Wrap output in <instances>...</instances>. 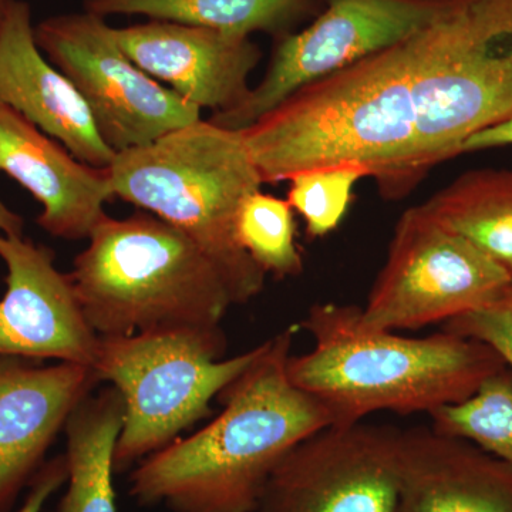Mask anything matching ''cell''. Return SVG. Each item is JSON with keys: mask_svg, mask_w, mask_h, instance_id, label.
Returning a JSON list of instances; mask_svg holds the SVG:
<instances>
[{"mask_svg": "<svg viewBox=\"0 0 512 512\" xmlns=\"http://www.w3.org/2000/svg\"><path fill=\"white\" fill-rule=\"evenodd\" d=\"M512 114V0H454L423 28L302 87L241 130L264 184L352 165L402 198Z\"/></svg>", "mask_w": 512, "mask_h": 512, "instance_id": "obj_1", "label": "cell"}, {"mask_svg": "<svg viewBox=\"0 0 512 512\" xmlns=\"http://www.w3.org/2000/svg\"><path fill=\"white\" fill-rule=\"evenodd\" d=\"M295 328L262 343L254 363L218 396L222 412L137 464L130 495L173 512H255L266 483L299 441L332 424L288 376Z\"/></svg>", "mask_w": 512, "mask_h": 512, "instance_id": "obj_2", "label": "cell"}, {"mask_svg": "<svg viewBox=\"0 0 512 512\" xmlns=\"http://www.w3.org/2000/svg\"><path fill=\"white\" fill-rule=\"evenodd\" d=\"M299 326L313 346L289 357V379L323 406L332 424L379 412L430 414L470 399L505 369L478 340L443 329L407 338L367 325L356 305L315 303Z\"/></svg>", "mask_w": 512, "mask_h": 512, "instance_id": "obj_3", "label": "cell"}, {"mask_svg": "<svg viewBox=\"0 0 512 512\" xmlns=\"http://www.w3.org/2000/svg\"><path fill=\"white\" fill-rule=\"evenodd\" d=\"M107 170L114 197L180 229L204 251L234 305L262 292L266 274L235 235L242 202L264 185L241 131L200 119L117 153Z\"/></svg>", "mask_w": 512, "mask_h": 512, "instance_id": "obj_4", "label": "cell"}, {"mask_svg": "<svg viewBox=\"0 0 512 512\" xmlns=\"http://www.w3.org/2000/svg\"><path fill=\"white\" fill-rule=\"evenodd\" d=\"M70 276L99 336L221 328L234 305L204 251L147 211L124 220L107 215L74 258Z\"/></svg>", "mask_w": 512, "mask_h": 512, "instance_id": "obj_5", "label": "cell"}, {"mask_svg": "<svg viewBox=\"0 0 512 512\" xmlns=\"http://www.w3.org/2000/svg\"><path fill=\"white\" fill-rule=\"evenodd\" d=\"M222 328L99 336L93 370L119 390L124 419L114 471L124 473L211 414V402L254 363L261 345L224 359Z\"/></svg>", "mask_w": 512, "mask_h": 512, "instance_id": "obj_6", "label": "cell"}, {"mask_svg": "<svg viewBox=\"0 0 512 512\" xmlns=\"http://www.w3.org/2000/svg\"><path fill=\"white\" fill-rule=\"evenodd\" d=\"M510 288L490 256L417 205L394 227L362 316L373 328L417 330L483 308Z\"/></svg>", "mask_w": 512, "mask_h": 512, "instance_id": "obj_7", "label": "cell"}, {"mask_svg": "<svg viewBox=\"0 0 512 512\" xmlns=\"http://www.w3.org/2000/svg\"><path fill=\"white\" fill-rule=\"evenodd\" d=\"M37 46L80 94L104 143L116 151L153 143L201 119V109L161 86L123 52L97 13L43 20Z\"/></svg>", "mask_w": 512, "mask_h": 512, "instance_id": "obj_8", "label": "cell"}, {"mask_svg": "<svg viewBox=\"0 0 512 512\" xmlns=\"http://www.w3.org/2000/svg\"><path fill=\"white\" fill-rule=\"evenodd\" d=\"M454 0H322L305 29L276 37L264 79L211 123L245 130L302 87L394 45L447 12Z\"/></svg>", "mask_w": 512, "mask_h": 512, "instance_id": "obj_9", "label": "cell"}, {"mask_svg": "<svg viewBox=\"0 0 512 512\" xmlns=\"http://www.w3.org/2000/svg\"><path fill=\"white\" fill-rule=\"evenodd\" d=\"M402 433L365 420L322 427L282 458L255 512H396Z\"/></svg>", "mask_w": 512, "mask_h": 512, "instance_id": "obj_10", "label": "cell"}, {"mask_svg": "<svg viewBox=\"0 0 512 512\" xmlns=\"http://www.w3.org/2000/svg\"><path fill=\"white\" fill-rule=\"evenodd\" d=\"M0 259L8 271L0 301V356L93 369L99 335L84 315L72 276L56 268L55 252L0 232Z\"/></svg>", "mask_w": 512, "mask_h": 512, "instance_id": "obj_11", "label": "cell"}, {"mask_svg": "<svg viewBox=\"0 0 512 512\" xmlns=\"http://www.w3.org/2000/svg\"><path fill=\"white\" fill-rule=\"evenodd\" d=\"M0 356V512L29 487L70 414L100 383L92 367Z\"/></svg>", "mask_w": 512, "mask_h": 512, "instance_id": "obj_12", "label": "cell"}, {"mask_svg": "<svg viewBox=\"0 0 512 512\" xmlns=\"http://www.w3.org/2000/svg\"><path fill=\"white\" fill-rule=\"evenodd\" d=\"M123 52L151 77L200 109L228 111L247 99L262 52L251 37L151 19L114 29Z\"/></svg>", "mask_w": 512, "mask_h": 512, "instance_id": "obj_13", "label": "cell"}, {"mask_svg": "<svg viewBox=\"0 0 512 512\" xmlns=\"http://www.w3.org/2000/svg\"><path fill=\"white\" fill-rule=\"evenodd\" d=\"M0 173L42 204L37 224L66 241L89 239L114 198L107 168L83 163L12 107L0 104Z\"/></svg>", "mask_w": 512, "mask_h": 512, "instance_id": "obj_14", "label": "cell"}, {"mask_svg": "<svg viewBox=\"0 0 512 512\" xmlns=\"http://www.w3.org/2000/svg\"><path fill=\"white\" fill-rule=\"evenodd\" d=\"M0 104L18 111L83 163L107 168L116 157L73 84L46 62L29 5L19 0H13L0 26Z\"/></svg>", "mask_w": 512, "mask_h": 512, "instance_id": "obj_15", "label": "cell"}, {"mask_svg": "<svg viewBox=\"0 0 512 512\" xmlns=\"http://www.w3.org/2000/svg\"><path fill=\"white\" fill-rule=\"evenodd\" d=\"M396 512H512V466L431 426L403 430Z\"/></svg>", "mask_w": 512, "mask_h": 512, "instance_id": "obj_16", "label": "cell"}, {"mask_svg": "<svg viewBox=\"0 0 512 512\" xmlns=\"http://www.w3.org/2000/svg\"><path fill=\"white\" fill-rule=\"evenodd\" d=\"M124 419L119 390L90 394L64 426L67 437V491L57 512H117L114 450Z\"/></svg>", "mask_w": 512, "mask_h": 512, "instance_id": "obj_17", "label": "cell"}, {"mask_svg": "<svg viewBox=\"0 0 512 512\" xmlns=\"http://www.w3.org/2000/svg\"><path fill=\"white\" fill-rule=\"evenodd\" d=\"M420 207L490 256L512 288V168L467 171Z\"/></svg>", "mask_w": 512, "mask_h": 512, "instance_id": "obj_18", "label": "cell"}, {"mask_svg": "<svg viewBox=\"0 0 512 512\" xmlns=\"http://www.w3.org/2000/svg\"><path fill=\"white\" fill-rule=\"evenodd\" d=\"M320 9L322 0H87V10L103 18L141 15L249 37L286 35Z\"/></svg>", "mask_w": 512, "mask_h": 512, "instance_id": "obj_19", "label": "cell"}, {"mask_svg": "<svg viewBox=\"0 0 512 512\" xmlns=\"http://www.w3.org/2000/svg\"><path fill=\"white\" fill-rule=\"evenodd\" d=\"M431 427L473 441L512 466V373L505 367L470 399L429 414Z\"/></svg>", "mask_w": 512, "mask_h": 512, "instance_id": "obj_20", "label": "cell"}, {"mask_svg": "<svg viewBox=\"0 0 512 512\" xmlns=\"http://www.w3.org/2000/svg\"><path fill=\"white\" fill-rule=\"evenodd\" d=\"M235 235L241 248L266 275L284 279L302 274L295 214L288 201L262 191L249 195L239 208Z\"/></svg>", "mask_w": 512, "mask_h": 512, "instance_id": "obj_21", "label": "cell"}, {"mask_svg": "<svg viewBox=\"0 0 512 512\" xmlns=\"http://www.w3.org/2000/svg\"><path fill=\"white\" fill-rule=\"evenodd\" d=\"M366 178L352 165L303 171L289 180L288 201L312 239L326 237L345 220L355 185Z\"/></svg>", "mask_w": 512, "mask_h": 512, "instance_id": "obj_22", "label": "cell"}, {"mask_svg": "<svg viewBox=\"0 0 512 512\" xmlns=\"http://www.w3.org/2000/svg\"><path fill=\"white\" fill-rule=\"evenodd\" d=\"M441 329L484 343L512 373V288L483 308L448 320Z\"/></svg>", "mask_w": 512, "mask_h": 512, "instance_id": "obj_23", "label": "cell"}, {"mask_svg": "<svg viewBox=\"0 0 512 512\" xmlns=\"http://www.w3.org/2000/svg\"><path fill=\"white\" fill-rule=\"evenodd\" d=\"M67 483L66 456H57L46 461L29 484V493L22 507L16 512H40L46 501Z\"/></svg>", "mask_w": 512, "mask_h": 512, "instance_id": "obj_24", "label": "cell"}, {"mask_svg": "<svg viewBox=\"0 0 512 512\" xmlns=\"http://www.w3.org/2000/svg\"><path fill=\"white\" fill-rule=\"evenodd\" d=\"M508 146H512V114L495 126L485 128L476 136L468 138L461 147V154Z\"/></svg>", "mask_w": 512, "mask_h": 512, "instance_id": "obj_25", "label": "cell"}, {"mask_svg": "<svg viewBox=\"0 0 512 512\" xmlns=\"http://www.w3.org/2000/svg\"><path fill=\"white\" fill-rule=\"evenodd\" d=\"M23 229L25 220L0 200V232L5 235H23Z\"/></svg>", "mask_w": 512, "mask_h": 512, "instance_id": "obj_26", "label": "cell"}, {"mask_svg": "<svg viewBox=\"0 0 512 512\" xmlns=\"http://www.w3.org/2000/svg\"><path fill=\"white\" fill-rule=\"evenodd\" d=\"M13 0H0V26H2L3 20H5L6 13L12 5Z\"/></svg>", "mask_w": 512, "mask_h": 512, "instance_id": "obj_27", "label": "cell"}]
</instances>
